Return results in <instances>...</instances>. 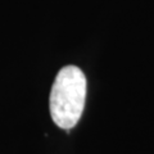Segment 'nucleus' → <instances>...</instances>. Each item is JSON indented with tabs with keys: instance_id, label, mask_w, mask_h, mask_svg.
I'll use <instances>...</instances> for the list:
<instances>
[{
	"instance_id": "obj_1",
	"label": "nucleus",
	"mask_w": 154,
	"mask_h": 154,
	"mask_svg": "<svg viewBox=\"0 0 154 154\" xmlns=\"http://www.w3.org/2000/svg\"><path fill=\"white\" fill-rule=\"evenodd\" d=\"M86 77L76 66L63 67L50 90L49 108L53 121L58 127L71 130L80 121L85 108Z\"/></svg>"
}]
</instances>
